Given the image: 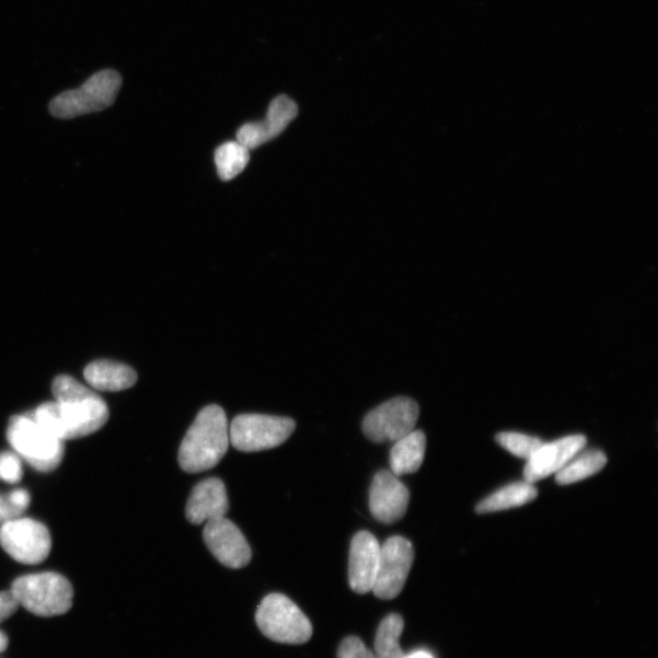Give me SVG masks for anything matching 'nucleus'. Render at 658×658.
I'll use <instances>...</instances> for the list:
<instances>
[{"label": "nucleus", "mask_w": 658, "mask_h": 658, "mask_svg": "<svg viewBox=\"0 0 658 658\" xmlns=\"http://www.w3.org/2000/svg\"><path fill=\"white\" fill-rule=\"evenodd\" d=\"M230 427L224 409L209 405L200 409L178 451V462L187 473H200L218 466L228 454Z\"/></svg>", "instance_id": "nucleus-1"}, {"label": "nucleus", "mask_w": 658, "mask_h": 658, "mask_svg": "<svg viewBox=\"0 0 658 658\" xmlns=\"http://www.w3.org/2000/svg\"><path fill=\"white\" fill-rule=\"evenodd\" d=\"M32 418L65 441L99 431L109 419V408L100 395H95L81 402L42 404Z\"/></svg>", "instance_id": "nucleus-2"}, {"label": "nucleus", "mask_w": 658, "mask_h": 658, "mask_svg": "<svg viewBox=\"0 0 658 658\" xmlns=\"http://www.w3.org/2000/svg\"><path fill=\"white\" fill-rule=\"evenodd\" d=\"M10 591L19 607L39 617L60 616L72 608L71 582L54 572L20 577Z\"/></svg>", "instance_id": "nucleus-3"}, {"label": "nucleus", "mask_w": 658, "mask_h": 658, "mask_svg": "<svg viewBox=\"0 0 658 658\" xmlns=\"http://www.w3.org/2000/svg\"><path fill=\"white\" fill-rule=\"evenodd\" d=\"M7 438L18 457L39 472L57 470L64 459V440L26 415L10 418Z\"/></svg>", "instance_id": "nucleus-4"}, {"label": "nucleus", "mask_w": 658, "mask_h": 658, "mask_svg": "<svg viewBox=\"0 0 658 658\" xmlns=\"http://www.w3.org/2000/svg\"><path fill=\"white\" fill-rule=\"evenodd\" d=\"M123 79L113 70L95 73L80 89L64 92L49 105L50 114L57 118L78 117L85 114L105 111L114 104Z\"/></svg>", "instance_id": "nucleus-5"}, {"label": "nucleus", "mask_w": 658, "mask_h": 658, "mask_svg": "<svg viewBox=\"0 0 658 658\" xmlns=\"http://www.w3.org/2000/svg\"><path fill=\"white\" fill-rule=\"evenodd\" d=\"M256 623L268 639L277 643L300 645L312 636V625L305 613L282 594H269L262 601Z\"/></svg>", "instance_id": "nucleus-6"}, {"label": "nucleus", "mask_w": 658, "mask_h": 658, "mask_svg": "<svg viewBox=\"0 0 658 658\" xmlns=\"http://www.w3.org/2000/svg\"><path fill=\"white\" fill-rule=\"evenodd\" d=\"M296 427L288 417L244 414L232 420L230 443L243 452L274 449L286 443Z\"/></svg>", "instance_id": "nucleus-7"}, {"label": "nucleus", "mask_w": 658, "mask_h": 658, "mask_svg": "<svg viewBox=\"0 0 658 658\" xmlns=\"http://www.w3.org/2000/svg\"><path fill=\"white\" fill-rule=\"evenodd\" d=\"M0 545L18 563L38 565L50 554L51 536L45 524L20 517L0 526Z\"/></svg>", "instance_id": "nucleus-8"}, {"label": "nucleus", "mask_w": 658, "mask_h": 658, "mask_svg": "<svg viewBox=\"0 0 658 658\" xmlns=\"http://www.w3.org/2000/svg\"><path fill=\"white\" fill-rule=\"evenodd\" d=\"M419 407L413 399L395 397L366 415L363 434L373 443L395 441L415 430Z\"/></svg>", "instance_id": "nucleus-9"}, {"label": "nucleus", "mask_w": 658, "mask_h": 658, "mask_svg": "<svg viewBox=\"0 0 658 658\" xmlns=\"http://www.w3.org/2000/svg\"><path fill=\"white\" fill-rule=\"evenodd\" d=\"M415 558L412 542L403 536H392L381 546L379 570L372 591L382 600L399 597L405 587Z\"/></svg>", "instance_id": "nucleus-10"}, {"label": "nucleus", "mask_w": 658, "mask_h": 658, "mask_svg": "<svg viewBox=\"0 0 658 658\" xmlns=\"http://www.w3.org/2000/svg\"><path fill=\"white\" fill-rule=\"evenodd\" d=\"M203 536L209 552L223 566L240 569L251 563L252 549L250 544L240 528L226 517L207 522Z\"/></svg>", "instance_id": "nucleus-11"}, {"label": "nucleus", "mask_w": 658, "mask_h": 658, "mask_svg": "<svg viewBox=\"0 0 658 658\" xmlns=\"http://www.w3.org/2000/svg\"><path fill=\"white\" fill-rule=\"evenodd\" d=\"M409 493L405 484L392 471L376 474L370 488V510L381 523L401 521L407 511Z\"/></svg>", "instance_id": "nucleus-12"}, {"label": "nucleus", "mask_w": 658, "mask_h": 658, "mask_svg": "<svg viewBox=\"0 0 658 658\" xmlns=\"http://www.w3.org/2000/svg\"><path fill=\"white\" fill-rule=\"evenodd\" d=\"M587 446L585 436H568L539 448L523 471L524 481L535 483L556 474Z\"/></svg>", "instance_id": "nucleus-13"}, {"label": "nucleus", "mask_w": 658, "mask_h": 658, "mask_svg": "<svg viewBox=\"0 0 658 658\" xmlns=\"http://www.w3.org/2000/svg\"><path fill=\"white\" fill-rule=\"evenodd\" d=\"M298 105L287 95H279L269 104L267 116L262 123L246 124L236 132V142L247 150L262 147L285 131L298 116Z\"/></svg>", "instance_id": "nucleus-14"}, {"label": "nucleus", "mask_w": 658, "mask_h": 658, "mask_svg": "<svg viewBox=\"0 0 658 658\" xmlns=\"http://www.w3.org/2000/svg\"><path fill=\"white\" fill-rule=\"evenodd\" d=\"M381 545L376 536L361 531L353 538L349 554L350 588L358 594L372 591L379 570Z\"/></svg>", "instance_id": "nucleus-15"}, {"label": "nucleus", "mask_w": 658, "mask_h": 658, "mask_svg": "<svg viewBox=\"0 0 658 658\" xmlns=\"http://www.w3.org/2000/svg\"><path fill=\"white\" fill-rule=\"evenodd\" d=\"M230 510L228 490L219 478L204 480L194 487L186 507L187 520L201 524L222 519Z\"/></svg>", "instance_id": "nucleus-16"}, {"label": "nucleus", "mask_w": 658, "mask_h": 658, "mask_svg": "<svg viewBox=\"0 0 658 658\" xmlns=\"http://www.w3.org/2000/svg\"><path fill=\"white\" fill-rule=\"evenodd\" d=\"M84 379L94 391L122 392L132 388L137 383L138 376L125 363L99 360L85 368Z\"/></svg>", "instance_id": "nucleus-17"}, {"label": "nucleus", "mask_w": 658, "mask_h": 658, "mask_svg": "<svg viewBox=\"0 0 658 658\" xmlns=\"http://www.w3.org/2000/svg\"><path fill=\"white\" fill-rule=\"evenodd\" d=\"M425 455L426 436L423 430H413L395 441L390 460L392 473L401 477L417 472L423 466Z\"/></svg>", "instance_id": "nucleus-18"}, {"label": "nucleus", "mask_w": 658, "mask_h": 658, "mask_svg": "<svg viewBox=\"0 0 658 658\" xmlns=\"http://www.w3.org/2000/svg\"><path fill=\"white\" fill-rule=\"evenodd\" d=\"M538 490L532 483L517 482L495 492L476 506L477 513H490L515 509L536 499Z\"/></svg>", "instance_id": "nucleus-19"}, {"label": "nucleus", "mask_w": 658, "mask_h": 658, "mask_svg": "<svg viewBox=\"0 0 658 658\" xmlns=\"http://www.w3.org/2000/svg\"><path fill=\"white\" fill-rule=\"evenodd\" d=\"M608 457L601 450H591L577 454L567 465L556 473V483L559 485L574 484L585 481L599 473L607 466Z\"/></svg>", "instance_id": "nucleus-20"}, {"label": "nucleus", "mask_w": 658, "mask_h": 658, "mask_svg": "<svg viewBox=\"0 0 658 658\" xmlns=\"http://www.w3.org/2000/svg\"><path fill=\"white\" fill-rule=\"evenodd\" d=\"M404 630V620L393 613L385 617L377 631L374 639V655L377 658H405L401 647V635Z\"/></svg>", "instance_id": "nucleus-21"}, {"label": "nucleus", "mask_w": 658, "mask_h": 658, "mask_svg": "<svg viewBox=\"0 0 658 658\" xmlns=\"http://www.w3.org/2000/svg\"><path fill=\"white\" fill-rule=\"evenodd\" d=\"M250 160V150L239 142L224 143L215 152L216 169L222 181H230L242 174Z\"/></svg>", "instance_id": "nucleus-22"}, {"label": "nucleus", "mask_w": 658, "mask_h": 658, "mask_svg": "<svg viewBox=\"0 0 658 658\" xmlns=\"http://www.w3.org/2000/svg\"><path fill=\"white\" fill-rule=\"evenodd\" d=\"M495 440L512 455L524 460H530L534 452L544 445L542 439L515 434V431H503L495 437Z\"/></svg>", "instance_id": "nucleus-23"}, {"label": "nucleus", "mask_w": 658, "mask_h": 658, "mask_svg": "<svg viewBox=\"0 0 658 658\" xmlns=\"http://www.w3.org/2000/svg\"><path fill=\"white\" fill-rule=\"evenodd\" d=\"M53 395L59 403H73L85 401L96 394L90 388L83 385L79 381L67 374L58 376L53 382Z\"/></svg>", "instance_id": "nucleus-24"}, {"label": "nucleus", "mask_w": 658, "mask_h": 658, "mask_svg": "<svg viewBox=\"0 0 658 658\" xmlns=\"http://www.w3.org/2000/svg\"><path fill=\"white\" fill-rule=\"evenodd\" d=\"M23 478V465L14 452H0V480L15 484Z\"/></svg>", "instance_id": "nucleus-25"}, {"label": "nucleus", "mask_w": 658, "mask_h": 658, "mask_svg": "<svg viewBox=\"0 0 658 658\" xmlns=\"http://www.w3.org/2000/svg\"><path fill=\"white\" fill-rule=\"evenodd\" d=\"M338 658H377L363 642L356 636L344 639L339 646Z\"/></svg>", "instance_id": "nucleus-26"}, {"label": "nucleus", "mask_w": 658, "mask_h": 658, "mask_svg": "<svg viewBox=\"0 0 658 658\" xmlns=\"http://www.w3.org/2000/svg\"><path fill=\"white\" fill-rule=\"evenodd\" d=\"M25 511L19 509V507L9 499V496L0 495V526L20 519Z\"/></svg>", "instance_id": "nucleus-27"}, {"label": "nucleus", "mask_w": 658, "mask_h": 658, "mask_svg": "<svg viewBox=\"0 0 658 658\" xmlns=\"http://www.w3.org/2000/svg\"><path fill=\"white\" fill-rule=\"evenodd\" d=\"M19 608L12 591H0V623L12 617Z\"/></svg>", "instance_id": "nucleus-28"}, {"label": "nucleus", "mask_w": 658, "mask_h": 658, "mask_svg": "<svg viewBox=\"0 0 658 658\" xmlns=\"http://www.w3.org/2000/svg\"><path fill=\"white\" fill-rule=\"evenodd\" d=\"M7 495L9 496V499L19 507V509L26 511L31 503V495L26 489H15Z\"/></svg>", "instance_id": "nucleus-29"}, {"label": "nucleus", "mask_w": 658, "mask_h": 658, "mask_svg": "<svg viewBox=\"0 0 658 658\" xmlns=\"http://www.w3.org/2000/svg\"><path fill=\"white\" fill-rule=\"evenodd\" d=\"M405 658H435L434 655L425 650L414 651L405 656Z\"/></svg>", "instance_id": "nucleus-30"}, {"label": "nucleus", "mask_w": 658, "mask_h": 658, "mask_svg": "<svg viewBox=\"0 0 658 658\" xmlns=\"http://www.w3.org/2000/svg\"><path fill=\"white\" fill-rule=\"evenodd\" d=\"M8 636L4 632L0 631V654L4 653L8 649Z\"/></svg>", "instance_id": "nucleus-31"}]
</instances>
